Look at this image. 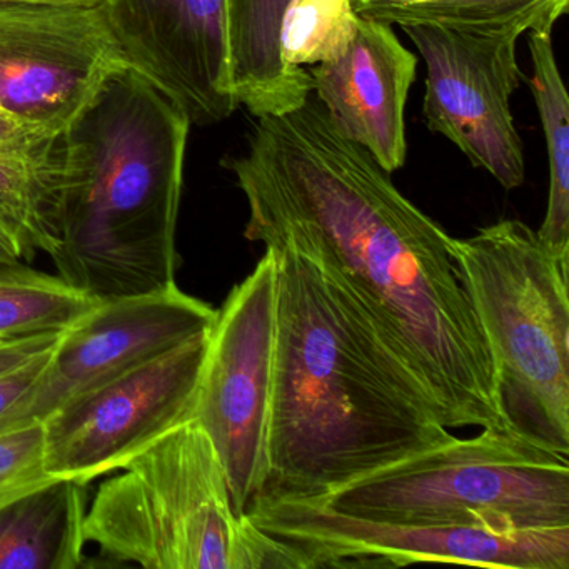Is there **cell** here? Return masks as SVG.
Segmentation results:
<instances>
[{
  "label": "cell",
  "instance_id": "9c48e42d",
  "mask_svg": "<svg viewBox=\"0 0 569 569\" xmlns=\"http://www.w3.org/2000/svg\"><path fill=\"white\" fill-rule=\"evenodd\" d=\"M211 329L49 416L42 422L48 475L88 486L124 468L162 436L194 418Z\"/></svg>",
  "mask_w": 569,
  "mask_h": 569
},
{
  "label": "cell",
  "instance_id": "d6986e66",
  "mask_svg": "<svg viewBox=\"0 0 569 569\" xmlns=\"http://www.w3.org/2000/svg\"><path fill=\"white\" fill-rule=\"evenodd\" d=\"M99 302L59 274L0 262V342L61 335Z\"/></svg>",
  "mask_w": 569,
  "mask_h": 569
},
{
  "label": "cell",
  "instance_id": "d4e9b609",
  "mask_svg": "<svg viewBox=\"0 0 569 569\" xmlns=\"http://www.w3.org/2000/svg\"><path fill=\"white\" fill-rule=\"evenodd\" d=\"M106 0H0V4L51 6V8H79V6L102 4Z\"/></svg>",
  "mask_w": 569,
  "mask_h": 569
},
{
  "label": "cell",
  "instance_id": "7a4b0ae2",
  "mask_svg": "<svg viewBox=\"0 0 569 569\" xmlns=\"http://www.w3.org/2000/svg\"><path fill=\"white\" fill-rule=\"evenodd\" d=\"M266 248L278 258V325L258 498H322L455 439L335 269L292 242Z\"/></svg>",
  "mask_w": 569,
  "mask_h": 569
},
{
  "label": "cell",
  "instance_id": "ffe728a7",
  "mask_svg": "<svg viewBox=\"0 0 569 569\" xmlns=\"http://www.w3.org/2000/svg\"><path fill=\"white\" fill-rule=\"evenodd\" d=\"M352 0H292L281 22V58L296 82L312 92L309 69L341 54L356 32Z\"/></svg>",
  "mask_w": 569,
  "mask_h": 569
},
{
  "label": "cell",
  "instance_id": "5b68a950",
  "mask_svg": "<svg viewBox=\"0 0 569 569\" xmlns=\"http://www.w3.org/2000/svg\"><path fill=\"white\" fill-rule=\"evenodd\" d=\"M452 256L495 361L506 428L569 456V251L505 219L452 239Z\"/></svg>",
  "mask_w": 569,
  "mask_h": 569
},
{
  "label": "cell",
  "instance_id": "5bb4252c",
  "mask_svg": "<svg viewBox=\"0 0 569 569\" xmlns=\"http://www.w3.org/2000/svg\"><path fill=\"white\" fill-rule=\"evenodd\" d=\"M416 69L418 58L392 26L359 16L348 48L309 69L312 94L332 126L389 174L405 166L408 154L405 109Z\"/></svg>",
  "mask_w": 569,
  "mask_h": 569
},
{
  "label": "cell",
  "instance_id": "7402d4cb",
  "mask_svg": "<svg viewBox=\"0 0 569 569\" xmlns=\"http://www.w3.org/2000/svg\"><path fill=\"white\" fill-rule=\"evenodd\" d=\"M52 348L36 356L34 359L26 362L21 368L0 375V419L4 418L11 411L12 406L38 381L39 376L42 375L46 365H48Z\"/></svg>",
  "mask_w": 569,
  "mask_h": 569
},
{
  "label": "cell",
  "instance_id": "30bf717a",
  "mask_svg": "<svg viewBox=\"0 0 569 569\" xmlns=\"http://www.w3.org/2000/svg\"><path fill=\"white\" fill-rule=\"evenodd\" d=\"M401 29L426 64L422 114L429 131L451 141L506 191L522 186L525 151L509 99L522 82L518 42L531 28Z\"/></svg>",
  "mask_w": 569,
  "mask_h": 569
},
{
  "label": "cell",
  "instance_id": "8992f818",
  "mask_svg": "<svg viewBox=\"0 0 569 569\" xmlns=\"http://www.w3.org/2000/svg\"><path fill=\"white\" fill-rule=\"evenodd\" d=\"M311 499L401 525L562 528L569 526V456L481 429L475 438L456 436Z\"/></svg>",
  "mask_w": 569,
  "mask_h": 569
},
{
  "label": "cell",
  "instance_id": "484cf974",
  "mask_svg": "<svg viewBox=\"0 0 569 569\" xmlns=\"http://www.w3.org/2000/svg\"><path fill=\"white\" fill-rule=\"evenodd\" d=\"M19 261H24L19 249L11 241H8L4 236H0V262Z\"/></svg>",
  "mask_w": 569,
  "mask_h": 569
},
{
  "label": "cell",
  "instance_id": "44dd1931",
  "mask_svg": "<svg viewBox=\"0 0 569 569\" xmlns=\"http://www.w3.org/2000/svg\"><path fill=\"white\" fill-rule=\"evenodd\" d=\"M44 451L42 422L0 435V506L52 479L46 471Z\"/></svg>",
  "mask_w": 569,
  "mask_h": 569
},
{
  "label": "cell",
  "instance_id": "52a82bcc",
  "mask_svg": "<svg viewBox=\"0 0 569 569\" xmlns=\"http://www.w3.org/2000/svg\"><path fill=\"white\" fill-rule=\"evenodd\" d=\"M249 521L315 568H399L452 562L476 568L569 569V526L492 531L472 526L401 525L336 511L321 499L258 498Z\"/></svg>",
  "mask_w": 569,
  "mask_h": 569
},
{
  "label": "cell",
  "instance_id": "8fae6325",
  "mask_svg": "<svg viewBox=\"0 0 569 569\" xmlns=\"http://www.w3.org/2000/svg\"><path fill=\"white\" fill-rule=\"evenodd\" d=\"M129 64L106 4H0V114L61 134L102 81Z\"/></svg>",
  "mask_w": 569,
  "mask_h": 569
},
{
  "label": "cell",
  "instance_id": "6da1fadb",
  "mask_svg": "<svg viewBox=\"0 0 569 569\" xmlns=\"http://www.w3.org/2000/svg\"><path fill=\"white\" fill-rule=\"evenodd\" d=\"M248 202L244 238L288 241L325 259L449 429L509 432L496 368L459 278L452 239L332 126L315 94L256 118L246 151L226 156ZM515 436V435H512Z\"/></svg>",
  "mask_w": 569,
  "mask_h": 569
},
{
  "label": "cell",
  "instance_id": "9a60e30c",
  "mask_svg": "<svg viewBox=\"0 0 569 569\" xmlns=\"http://www.w3.org/2000/svg\"><path fill=\"white\" fill-rule=\"evenodd\" d=\"M86 501V485L52 478L0 506V569L82 568Z\"/></svg>",
  "mask_w": 569,
  "mask_h": 569
},
{
  "label": "cell",
  "instance_id": "cb8c5ba5",
  "mask_svg": "<svg viewBox=\"0 0 569 569\" xmlns=\"http://www.w3.org/2000/svg\"><path fill=\"white\" fill-rule=\"evenodd\" d=\"M49 132L32 131V129L22 128L12 119L0 114V149L26 148V146L36 144L42 139L49 138Z\"/></svg>",
  "mask_w": 569,
  "mask_h": 569
},
{
  "label": "cell",
  "instance_id": "7c38bea8",
  "mask_svg": "<svg viewBox=\"0 0 569 569\" xmlns=\"http://www.w3.org/2000/svg\"><path fill=\"white\" fill-rule=\"evenodd\" d=\"M216 312L178 284L99 302L59 336L38 381L0 419V435L44 422L66 402L209 331Z\"/></svg>",
  "mask_w": 569,
  "mask_h": 569
},
{
  "label": "cell",
  "instance_id": "603a6c76",
  "mask_svg": "<svg viewBox=\"0 0 569 569\" xmlns=\"http://www.w3.org/2000/svg\"><path fill=\"white\" fill-rule=\"evenodd\" d=\"M61 335H42L18 339V341L0 342V375L21 368L36 356L48 351L58 342Z\"/></svg>",
  "mask_w": 569,
  "mask_h": 569
},
{
  "label": "cell",
  "instance_id": "ba28073f",
  "mask_svg": "<svg viewBox=\"0 0 569 569\" xmlns=\"http://www.w3.org/2000/svg\"><path fill=\"white\" fill-rule=\"evenodd\" d=\"M278 325V258L266 248L216 312L194 419L214 442L239 516L268 476V426Z\"/></svg>",
  "mask_w": 569,
  "mask_h": 569
},
{
  "label": "cell",
  "instance_id": "4fadbf2b",
  "mask_svg": "<svg viewBox=\"0 0 569 569\" xmlns=\"http://www.w3.org/2000/svg\"><path fill=\"white\" fill-rule=\"evenodd\" d=\"M109 24L129 62L191 124H218L241 106L232 89L226 0H106Z\"/></svg>",
  "mask_w": 569,
  "mask_h": 569
},
{
  "label": "cell",
  "instance_id": "ac0fdd59",
  "mask_svg": "<svg viewBox=\"0 0 569 569\" xmlns=\"http://www.w3.org/2000/svg\"><path fill=\"white\" fill-rule=\"evenodd\" d=\"M569 0H352L356 16L385 24L445 26L452 29H501L526 24L555 29Z\"/></svg>",
  "mask_w": 569,
  "mask_h": 569
},
{
  "label": "cell",
  "instance_id": "2e32d148",
  "mask_svg": "<svg viewBox=\"0 0 569 569\" xmlns=\"http://www.w3.org/2000/svg\"><path fill=\"white\" fill-rule=\"evenodd\" d=\"M292 0H226L232 89L251 116H278L305 104L311 92L286 69L281 22Z\"/></svg>",
  "mask_w": 569,
  "mask_h": 569
},
{
  "label": "cell",
  "instance_id": "277c9868",
  "mask_svg": "<svg viewBox=\"0 0 569 569\" xmlns=\"http://www.w3.org/2000/svg\"><path fill=\"white\" fill-rule=\"evenodd\" d=\"M99 486L86 539L104 558L148 569H308L291 546L232 505L214 442L189 419Z\"/></svg>",
  "mask_w": 569,
  "mask_h": 569
},
{
  "label": "cell",
  "instance_id": "3957f363",
  "mask_svg": "<svg viewBox=\"0 0 569 569\" xmlns=\"http://www.w3.org/2000/svg\"><path fill=\"white\" fill-rule=\"evenodd\" d=\"M191 119L129 62L62 131L58 274L99 301L178 284Z\"/></svg>",
  "mask_w": 569,
  "mask_h": 569
},
{
  "label": "cell",
  "instance_id": "e0dca14e",
  "mask_svg": "<svg viewBox=\"0 0 569 569\" xmlns=\"http://www.w3.org/2000/svg\"><path fill=\"white\" fill-rule=\"evenodd\" d=\"M532 98L549 159L548 209L538 236L556 251H569V101L552 49V28L529 31Z\"/></svg>",
  "mask_w": 569,
  "mask_h": 569
}]
</instances>
